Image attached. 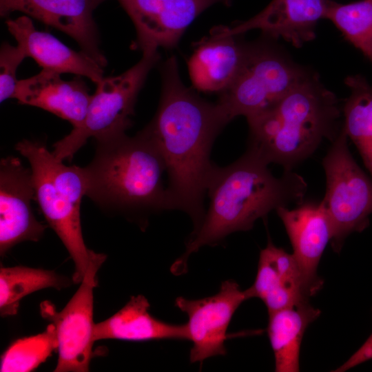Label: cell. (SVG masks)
Returning a JSON list of instances; mask_svg holds the SVG:
<instances>
[{
	"mask_svg": "<svg viewBox=\"0 0 372 372\" xmlns=\"http://www.w3.org/2000/svg\"><path fill=\"white\" fill-rule=\"evenodd\" d=\"M159 60L158 50L143 51L132 67L96 83L84 121L53 145L54 157L61 161L71 160L90 138L126 132L132 125L130 116L134 114L138 95Z\"/></svg>",
	"mask_w": 372,
	"mask_h": 372,
	"instance_id": "52a82bcc",
	"label": "cell"
},
{
	"mask_svg": "<svg viewBox=\"0 0 372 372\" xmlns=\"http://www.w3.org/2000/svg\"><path fill=\"white\" fill-rule=\"evenodd\" d=\"M330 1L272 0L252 18L223 28L234 35L260 30L267 38H282L299 48L315 38L316 25L320 19H325Z\"/></svg>",
	"mask_w": 372,
	"mask_h": 372,
	"instance_id": "9a60e30c",
	"label": "cell"
},
{
	"mask_svg": "<svg viewBox=\"0 0 372 372\" xmlns=\"http://www.w3.org/2000/svg\"><path fill=\"white\" fill-rule=\"evenodd\" d=\"M66 285V281L53 271L23 266L1 267V316L16 315L20 300L30 293L48 287L59 289Z\"/></svg>",
	"mask_w": 372,
	"mask_h": 372,
	"instance_id": "603a6c76",
	"label": "cell"
},
{
	"mask_svg": "<svg viewBox=\"0 0 372 372\" xmlns=\"http://www.w3.org/2000/svg\"><path fill=\"white\" fill-rule=\"evenodd\" d=\"M150 305L142 296H132L118 312L94 324V342L104 339L128 341L189 340L187 324H172L154 318Z\"/></svg>",
	"mask_w": 372,
	"mask_h": 372,
	"instance_id": "ffe728a7",
	"label": "cell"
},
{
	"mask_svg": "<svg viewBox=\"0 0 372 372\" xmlns=\"http://www.w3.org/2000/svg\"><path fill=\"white\" fill-rule=\"evenodd\" d=\"M325 19L332 21L372 63V0L349 3L331 0Z\"/></svg>",
	"mask_w": 372,
	"mask_h": 372,
	"instance_id": "cb8c5ba5",
	"label": "cell"
},
{
	"mask_svg": "<svg viewBox=\"0 0 372 372\" xmlns=\"http://www.w3.org/2000/svg\"><path fill=\"white\" fill-rule=\"evenodd\" d=\"M160 69L159 104L143 130L164 160L171 209L187 214L195 231L204 218V199L217 166L210 159L211 148L229 122L216 103L203 99L185 85L174 56L167 59Z\"/></svg>",
	"mask_w": 372,
	"mask_h": 372,
	"instance_id": "6da1fadb",
	"label": "cell"
},
{
	"mask_svg": "<svg viewBox=\"0 0 372 372\" xmlns=\"http://www.w3.org/2000/svg\"><path fill=\"white\" fill-rule=\"evenodd\" d=\"M269 313L267 333L276 372H298L300 349L307 327L320 315L309 302Z\"/></svg>",
	"mask_w": 372,
	"mask_h": 372,
	"instance_id": "44dd1931",
	"label": "cell"
},
{
	"mask_svg": "<svg viewBox=\"0 0 372 372\" xmlns=\"http://www.w3.org/2000/svg\"><path fill=\"white\" fill-rule=\"evenodd\" d=\"M249 298H258L268 313L309 302L314 296L293 254L269 240L260 251L254 284L247 289Z\"/></svg>",
	"mask_w": 372,
	"mask_h": 372,
	"instance_id": "2e32d148",
	"label": "cell"
},
{
	"mask_svg": "<svg viewBox=\"0 0 372 372\" xmlns=\"http://www.w3.org/2000/svg\"><path fill=\"white\" fill-rule=\"evenodd\" d=\"M342 113L335 95L311 72L273 106L247 118V149L268 164L292 170L324 140L335 139Z\"/></svg>",
	"mask_w": 372,
	"mask_h": 372,
	"instance_id": "277c9868",
	"label": "cell"
},
{
	"mask_svg": "<svg viewBox=\"0 0 372 372\" xmlns=\"http://www.w3.org/2000/svg\"><path fill=\"white\" fill-rule=\"evenodd\" d=\"M238 36L227 33L220 25L211 30L209 37L196 43L188 62L195 90L220 94L232 83L242 66L247 47Z\"/></svg>",
	"mask_w": 372,
	"mask_h": 372,
	"instance_id": "e0dca14e",
	"label": "cell"
},
{
	"mask_svg": "<svg viewBox=\"0 0 372 372\" xmlns=\"http://www.w3.org/2000/svg\"><path fill=\"white\" fill-rule=\"evenodd\" d=\"M136 29V46L143 52L174 48L188 26L205 10L232 0H117Z\"/></svg>",
	"mask_w": 372,
	"mask_h": 372,
	"instance_id": "8fae6325",
	"label": "cell"
},
{
	"mask_svg": "<svg viewBox=\"0 0 372 372\" xmlns=\"http://www.w3.org/2000/svg\"><path fill=\"white\" fill-rule=\"evenodd\" d=\"M35 192L31 169L9 156L0 162V254L3 256L23 241L37 242L46 225L39 222L32 209Z\"/></svg>",
	"mask_w": 372,
	"mask_h": 372,
	"instance_id": "7c38bea8",
	"label": "cell"
},
{
	"mask_svg": "<svg viewBox=\"0 0 372 372\" xmlns=\"http://www.w3.org/2000/svg\"><path fill=\"white\" fill-rule=\"evenodd\" d=\"M250 299L247 290L240 289L234 280L223 281L216 294L201 299L178 297L175 306L187 314L186 324L192 342L190 362L226 354L227 331L231 318L245 300Z\"/></svg>",
	"mask_w": 372,
	"mask_h": 372,
	"instance_id": "30bf717a",
	"label": "cell"
},
{
	"mask_svg": "<svg viewBox=\"0 0 372 372\" xmlns=\"http://www.w3.org/2000/svg\"><path fill=\"white\" fill-rule=\"evenodd\" d=\"M57 347L56 328L51 323L39 334L13 342L1 355L0 371H32L44 362Z\"/></svg>",
	"mask_w": 372,
	"mask_h": 372,
	"instance_id": "d4e9b609",
	"label": "cell"
},
{
	"mask_svg": "<svg viewBox=\"0 0 372 372\" xmlns=\"http://www.w3.org/2000/svg\"><path fill=\"white\" fill-rule=\"evenodd\" d=\"M61 74L42 69L31 77L19 80L14 99L21 104L48 111L76 127L85 119L92 95L81 76L65 81Z\"/></svg>",
	"mask_w": 372,
	"mask_h": 372,
	"instance_id": "ac0fdd59",
	"label": "cell"
},
{
	"mask_svg": "<svg viewBox=\"0 0 372 372\" xmlns=\"http://www.w3.org/2000/svg\"><path fill=\"white\" fill-rule=\"evenodd\" d=\"M371 359H372V333L357 351L333 371H345Z\"/></svg>",
	"mask_w": 372,
	"mask_h": 372,
	"instance_id": "4316f807",
	"label": "cell"
},
{
	"mask_svg": "<svg viewBox=\"0 0 372 372\" xmlns=\"http://www.w3.org/2000/svg\"><path fill=\"white\" fill-rule=\"evenodd\" d=\"M15 149L30 164L34 200L72 258V279L79 283L94 253L84 242L81 224V203L86 192L83 168L64 165L39 141L24 139Z\"/></svg>",
	"mask_w": 372,
	"mask_h": 372,
	"instance_id": "5b68a950",
	"label": "cell"
},
{
	"mask_svg": "<svg viewBox=\"0 0 372 372\" xmlns=\"http://www.w3.org/2000/svg\"><path fill=\"white\" fill-rule=\"evenodd\" d=\"M105 0H0V15L20 12L72 37L81 50L105 68L94 10Z\"/></svg>",
	"mask_w": 372,
	"mask_h": 372,
	"instance_id": "4fadbf2b",
	"label": "cell"
},
{
	"mask_svg": "<svg viewBox=\"0 0 372 372\" xmlns=\"http://www.w3.org/2000/svg\"><path fill=\"white\" fill-rule=\"evenodd\" d=\"M91 163L82 167L85 196L102 208L127 215L171 209L163 183V156L143 130L135 136L114 132L96 138Z\"/></svg>",
	"mask_w": 372,
	"mask_h": 372,
	"instance_id": "3957f363",
	"label": "cell"
},
{
	"mask_svg": "<svg viewBox=\"0 0 372 372\" xmlns=\"http://www.w3.org/2000/svg\"><path fill=\"white\" fill-rule=\"evenodd\" d=\"M269 164L254 152L233 163L216 166L208 185L209 205L198 229L192 232L184 254L171 270L185 272L189 257L205 245L218 244L228 235L252 229L255 222L272 210L303 202L307 184L297 173L285 171L276 177Z\"/></svg>",
	"mask_w": 372,
	"mask_h": 372,
	"instance_id": "7a4b0ae2",
	"label": "cell"
},
{
	"mask_svg": "<svg viewBox=\"0 0 372 372\" xmlns=\"http://www.w3.org/2000/svg\"><path fill=\"white\" fill-rule=\"evenodd\" d=\"M345 83L350 95L342 108V127L372 178V85L360 75L349 76Z\"/></svg>",
	"mask_w": 372,
	"mask_h": 372,
	"instance_id": "7402d4cb",
	"label": "cell"
},
{
	"mask_svg": "<svg viewBox=\"0 0 372 372\" xmlns=\"http://www.w3.org/2000/svg\"><path fill=\"white\" fill-rule=\"evenodd\" d=\"M343 127L323 158L327 187L323 204L330 219L331 244L339 252L346 238L363 231L372 214V178L357 164Z\"/></svg>",
	"mask_w": 372,
	"mask_h": 372,
	"instance_id": "ba28073f",
	"label": "cell"
},
{
	"mask_svg": "<svg viewBox=\"0 0 372 372\" xmlns=\"http://www.w3.org/2000/svg\"><path fill=\"white\" fill-rule=\"evenodd\" d=\"M28 58L23 48L3 42L0 49V101L14 99L17 84V71Z\"/></svg>",
	"mask_w": 372,
	"mask_h": 372,
	"instance_id": "484cf974",
	"label": "cell"
},
{
	"mask_svg": "<svg viewBox=\"0 0 372 372\" xmlns=\"http://www.w3.org/2000/svg\"><path fill=\"white\" fill-rule=\"evenodd\" d=\"M105 259V254L94 251L80 287L61 311L48 301L41 304V316L56 328L59 357L55 372L89 371L94 342V289L97 271Z\"/></svg>",
	"mask_w": 372,
	"mask_h": 372,
	"instance_id": "9c48e42d",
	"label": "cell"
},
{
	"mask_svg": "<svg viewBox=\"0 0 372 372\" xmlns=\"http://www.w3.org/2000/svg\"><path fill=\"white\" fill-rule=\"evenodd\" d=\"M310 73L269 41L247 43L238 74L216 103L228 122L247 118L273 106Z\"/></svg>",
	"mask_w": 372,
	"mask_h": 372,
	"instance_id": "8992f818",
	"label": "cell"
},
{
	"mask_svg": "<svg viewBox=\"0 0 372 372\" xmlns=\"http://www.w3.org/2000/svg\"><path fill=\"white\" fill-rule=\"evenodd\" d=\"M8 32L42 69L87 77L94 83L103 78V68L83 52L70 48L53 35L37 30L26 15L6 21Z\"/></svg>",
	"mask_w": 372,
	"mask_h": 372,
	"instance_id": "d6986e66",
	"label": "cell"
},
{
	"mask_svg": "<svg viewBox=\"0 0 372 372\" xmlns=\"http://www.w3.org/2000/svg\"><path fill=\"white\" fill-rule=\"evenodd\" d=\"M276 211L290 239L293 255L315 295L323 285V280L317 274L318 266L333 236L327 211L321 201H303L295 209L281 207Z\"/></svg>",
	"mask_w": 372,
	"mask_h": 372,
	"instance_id": "5bb4252c",
	"label": "cell"
}]
</instances>
